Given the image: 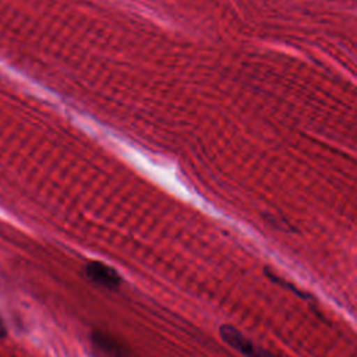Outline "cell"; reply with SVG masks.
Returning a JSON list of instances; mask_svg holds the SVG:
<instances>
[{
  "label": "cell",
  "instance_id": "3",
  "mask_svg": "<svg viewBox=\"0 0 357 357\" xmlns=\"http://www.w3.org/2000/svg\"><path fill=\"white\" fill-rule=\"evenodd\" d=\"M95 343L99 349L107 351L110 356H121V347L117 343H114L112 337L105 336V333L95 335Z\"/></svg>",
  "mask_w": 357,
  "mask_h": 357
},
{
  "label": "cell",
  "instance_id": "1",
  "mask_svg": "<svg viewBox=\"0 0 357 357\" xmlns=\"http://www.w3.org/2000/svg\"><path fill=\"white\" fill-rule=\"evenodd\" d=\"M220 336L226 343H229L233 349H236L245 357H278L271 351L259 347L254 342H251L248 337H245L240 331H237L231 325L220 326Z\"/></svg>",
  "mask_w": 357,
  "mask_h": 357
},
{
  "label": "cell",
  "instance_id": "2",
  "mask_svg": "<svg viewBox=\"0 0 357 357\" xmlns=\"http://www.w3.org/2000/svg\"><path fill=\"white\" fill-rule=\"evenodd\" d=\"M85 271H86L88 278L92 282H95L100 286H105L107 289H114V287L120 286V283H121V278H120L119 272L114 268H112L103 262H99V261L89 262L86 265Z\"/></svg>",
  "mask_w": 357,
  "mask_h": 357
}]
</instances>
